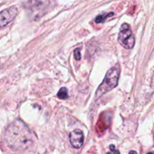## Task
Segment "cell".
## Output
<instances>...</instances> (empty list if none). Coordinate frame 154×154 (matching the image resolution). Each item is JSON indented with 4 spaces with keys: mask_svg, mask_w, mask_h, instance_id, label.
Listing matches in <instances>:
<instances>
[{
    "mask_svg": "<svg viewBox=\"0 0 154 154\" xmlns=\"http://www.w3.org/2000/svg\"><path fill=\"white\" fill-rule=\"evenodd\" d=\"M147 154H153V153H151V152H150V153H147Z\"/></svg>",
    "mask_w": 154,
    "mask_h": 154,
    "instance_id": "cell-11",
    "label": "cell"
},
{
    "mask_svg": "<svg viewBox=\"0 0 154 154\" xmlns=\"http://www.w3.org/2000/svg\"><path fill=\"white\" fill-rule=\"evenodd\" d=\"M129 154H138V153H137V152L135 151V150H132V151L129 152Z\"/></svg>",
    "mask_w": 154,
    "mask_h": 154,
    "instance_id": "cell-10",
    "label": "cell"
},
{
    "mask_svg": "<svg viewBox=\"0 0 154 154\" xmlns=\"http://www.w3.org/2000/svg\"><path fill=\"white\" fill-rule=\"evenodd\" d=\"M114 15V13L113 12H110V13L108 14H102L98 15L97 17L95 19V22L96 23H102L105 22L107 18L113 16Z\"/></svg>",
    "mask_w": 154,
    "mask_h": 154,
    "instance_id": "cell-6",
    "label": "cell"
},
{
    "mask_svg": "<svg viewBox=\"0 0 154 154\" xmlns=\"http://www.w3.org/2000/svg\"><path fill=\"white\" fill-rule=\"evenodd\" d=\"M4 138L9 147L16 151L29 150L35 141L34 134L21 120H16L8 126Z\"/></svg>",
    "mask_w": 154,
    "mask_h": 154,
    "instance_id": "cell-1",
    "label": "cell"
},
{
    "mask_svg": "<svg viewBox=\"0 0 154 154\" xmlns=\"http://www.w3.org/2000/svg\"><path fill=\"white\" fill-rule=\"evenodd\" d=\"M118 42L126 49H132L135 45V38L129 24L123 23L120 26L118 35Z\"/></svg>",
    "mask_w": 154,
    "mask_h": 154,
    "instance_id": "cell-3",
    "label": "cell"
},
{
    "mask_svg": "<svg viewBox=\"0 0 154 154\" xmlns=\"http://www.w3.org/2000/svg\"><path fill=\"white\" fill-rule=\"evenodd\" d=\"M69 140L72 147L75 148H80L84 144V134L80 129L72 131L69 135Z\"/></svg>",
    "mask_w": 154,
    "mask_h": 154,
    "instance_id": "cell-5",
    "label": "cell"
},
{
    "mask_svg": "<svg viewBox=\"0 0 154 154\" xmlns=\"http://www.w3.org/2000/svg\"><path fill=\"white\" fill-rule=\"evenodd\" d=\"M57 97L60 99H66L69 97V93L66 87H62L57 93Z\"/></svg>",
    "mask_w": 154,
    "mask_h": 154,
    "instance_id": "cell-7",
    "label": "cell"
},
{
    "mask_svg": "<svg viewBox=\"0 0 154 154\" xmlns=\"http://www.w3.org/2000/svg\"><path fill=\"white\" fill-rule=\"evenodd\" d=\"M75 53V57L76 59V60L79 61L81 59V48H76L74 51Z\"/></svg>",
    "mask_w": 154,
    "mask_h": 154,
    "instance_id": "cell-8",
    "label": "cell"
},
{
    "mask_svg": "<svg viewBox=\"0 0 154 154\" xmlns=\"http://www.w3.org/2000/svg\"><path fill=\"white\" fill-rule=\"evenodd\" d=\"M119 77H120V71L118 68L114 67L110 69L107 72L101 85L97 89L96 93V99L101 97L102 95L108 93L110 90H112L114 87H117L118 84Z\"/></svg>",
    "mask_w": 154,
    "mask_h": 154,
    "instance_id": "cell-2",
    "label": "cell"
},
{
    "mask_svg": "<svg viewBox=\"0 0 154 154\" xmlns=\"http://www.w3.org/2000/svg\"><path fill=\"white\" fill-rule=\"evenodd\" d=\"M17 14V8L15 6L7 8L0 12V29L14 20Z\"/></svg>",
    "mask_w": 154,
    "mask_h": 154,
    "instance_id": "cell-4",
    "label": "cell"
},
{
    "mask_svg": "<svg viewBox=\"0 0 154 154\" xmlns=\"http://www.w3.org/2000/svg\"><path fill=\"white\" fill-rule=\"evenodd\" d=\"M110 150H111V153H108L107 154H120V152H119V150H117V149L115 148V146L114 145H111L110 146Z\"/></svg>",
    "mask_w": 154,
    "mask_h": 154,
    "instance_id": "cell-9",
    "label": "cell"
}]
</instances>
